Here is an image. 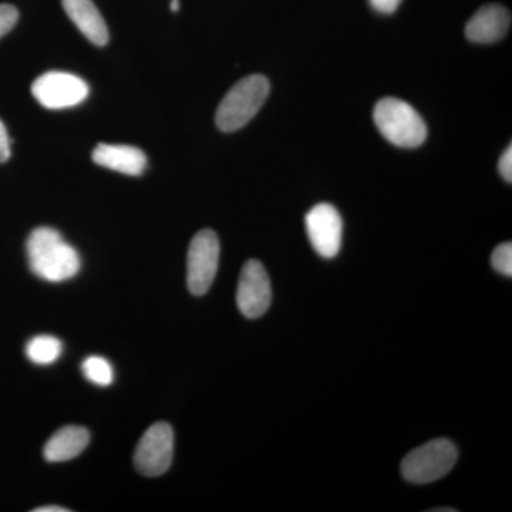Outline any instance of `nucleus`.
Segmentation results:
<instances>
[{
	"instance_id": "obj_1",
	"label": "nucleus",
	"mask_w": 512,
	"mask_h": 512,
	"mask_svg": "<svg viewBox=\"0 0 512 512\" xmlns=\"http://www.w3.org/2000/svg\"><path fill=\"white\" fill-rule=\"evenodd\" d=\"M26 252L33 274L53 284L69 281L82 268L79 252L53 228L40 227L32 231Z\"/></svg>"
},
{
	"instance_id": "obj_2",
	"label": "nucleus",
	"mask_w": 512,
	"mask_h": 512,
	"mask_svg": "<svg viewBox=\"0 0 512 512\" xmlns=\"http://www.w3.org/2000/svg\"><path fill=\"white\" fill-rule=\"evenodd\" d=\"M269 90L271 84L261 74H252L235 84L218 107L215 116L218 128L224 133H234L247 126L264 106Z\"/></svg>"
},
{
	"instance_id": "obj_3",
	"label": "nucleus",
	"mask_w": 512,
	"mask_h": 512,
	"mask_svg": "<svg viewBox=\"0 0 512 512\" xmlns=\"http://www.w3.org/2000/svg\"><path fill=\"white\" fill-rule=\"evenodd\" d=\"M373 119L382 136L394 146L416 148L426 141V123L406 101L393 97L380 100L373 111Z\"/></svg>"
},
{
	"instance_id": "obj_4",
	"label": "nucleus",
	"mask_w": 512,
	"mask_h": 512,
	"mask_svg": "<svg viewBox=\"0 0 512 512\" xmlns=\"http://www.w3.org/2000/svg\"><path fill=\"white\" fill-rule=\"evenodd\" d=\"M458 460V448L447 439L431 440L403 458L400 473L412 484H430L447 476Z\"/></svg>"
},
{
	"instance_id": "obj_5",
	"label": "nucleus",
	"mask_w": 512,
	"mask_h": 512,
	"mask_svg": "<svg viewBox=\"0 0 512 512\" xmlns=\"http://www.w3.org/2000/svg\"><path fill=\"white\" fill-rule=\"evenodd\" d=\"M220 239L212 229H202L192 238L187 258V285L192 295L210 291L220 265Z\"/></svg>"
},
{
	"instance_id": "obj_6",
	"label": "nucleus",
	"mask_w": 512,
	"mask_h": 512,
	"mask_svg": "<svg viewBox=\"0 0 512 512\" xmlns=\"http://www.w3.org/2000/svg\"><path fill=\"white\" fill-rule=\"evenodd\" d=\"M174 457V431L168 423L148 427L138 441L134 464L143 476L158 477L167 473Z\"/></svg>"
},
{
	"instance_id": "obj_7",
	"label": "nucleus",
	"mask_w": 512,
	"mask_h": 512,
	"mask_svg": "<svg viewBox=\"0 0 512 512\" xmlns=\"http://www.w3.org/2000/svg\"><path fill=\"white\" fill-rule=\"evenodd\" d=\"M87 83L79 76L64 72H47L32 84L35 99L49 110L69 109L89 96Z\"/></svg>"
},
{
	"instance_id": "obj_8",
	"label": "nucleus",
	"mask_w": 512,
	"mask_h": 512,
	"mask_svg": "<svg viewBox=\"0 0 512 512\" xmlns=\"http://www.w3.org/2000/svg\"><path fill=\"white\" fill-rule=\"evenodd\" d=\"M272 301V289L264 265L251 259L239 276L237 305L239 312L248 319L261 318Z\"/></svg>"
},
{
	"instance_id": "obj_9",
	"label": "nucleus",
	"mask_w": 512,
	"mask_h": 512,
	"mask_svg": "<svg viewBox=\"0 0 512 512\" xmlns=\"http://www.w3.org/2000/svg\"><path fill=\"white\" fill-rule=\"evenodd\" d=\"M306 232L313 249L323 258H335L342 247L343 221L330 204H318L306 214Z\"/></svg>"
},
{
	"instance_id": "obj_10",
	"label": "nucleus",
	"mask_w": 512,
	"mask_h": 512,
	"mask_svg": "<svg viewBox=\"0 0 512 512\" xmlns=\"http://www.w3.org/2000/svg\"><path fill=\"white\" fill-rule=\"evenodd\" d=\"M510 25V10L501 5H487L468 20L466 36L470 42L490 45L503 39Z\"/></svg>"
},
{
	"instance_id": "obj_11",
	"label": "nucleus",
	"mask_w": 512,
	"mask_h": 512,
	"mask_svg": "<svg viewBox=\"0 0 512 512\" xmlns=\"http://www.w3.org/2000/svg\"><path fill=\"white\" fill-rule=\"evenodd\" d=\"M92 157L94 163L101 167L133 177L143 174L147 165V157L143 150L123 144L101 143L94 148Z\"/></svg>"
},
{
	"instance_id": "obj_12",
	"label": "nucleus",
	"mask_w": 512,
	"mask_h": 512,
	"mask_svg": "<svg viewBox=\"0 0 512 512\" xmlns=\"http://www.w3.org/2000/svg\"><path fill=\"white\" fill-rule=\"evenodd\" d=\"M67 16L93 45L106 46L109 43V29L106 20L93 0H62Z\"/></svg>"
},
{
	"instance_id": "obj_13",
	"label": "nucleus",
	"mask_w": 512,
	"mask_h": 512,
	"mask_svg": "<svg viewBox=\"0 0 512 512\" xmlns=\"http://www.w3.org/2000/svg\"><path fill=\"white\" fill-rule=\"evenodd\" d=\"M89 441V430L80 426H66L50 437L43 454L50 463H63L80 456L89 446Z\"/></svg>"
},
{
	"instance_id": "obj_14",
	"label": "nucleus",
	"mask_w": 512,
	"mask_h": 512,
	"mask_svg": "<svg viewBox=\"0 0 512 512\" xmlns=\"http://www.w3.org/2000/svg\"><path fill=\"white\" fill-rule=\"evenodd\" d=\"M63 345L52 335H39L29 340L26 356L36 365L47 366L55 363L62 356Z\"/></svg>"
},
{
	"instance_id": "obj_15",
	"label": "nucleus",
	"mask_w": 512,
	"mask_h": 512,
	"mask_svg": "<svg viewBox=\"0 0 512 512\" xmlns=\"http://www.w3.org/2000/svg\"><path fill=\"white\" fill-rule=\"evenodd\" d=\"M83 375L89 382L97 386H110L114 380L113 366L109 360L101 356H90L84 360L82 365Z\"/></svg>"
},
{
	"instance_id": "obj_16",
	"label": "nucleus",
	"mask_w": 512,
	"mask_h": 512,
	"mask_svg": "<svg viewBox=\"0 0 512 512\" xmlns=\"http://www.w3.org/2000/svg\"><path fill=\"white\" fill-rule=\"evenodd\" d=\"M491 265L498 274L512 276V245L511 242H504L494 249L491 255Z\"/></svg>"
},
{
	"instance_id": "obj_17",
	"label": "nucleus",
	"mask_w": 512,
	"mask_h": 512,
	"mask_svg": "<svg viewBox=\"0 0 512 512\" xmlns=\"http://www.w3.org/2000/svg\"><path fill=\"white\" fill-rule=\"evenodd\" d=\"M18 19L19 12L15 6L0 5V39L15 28Z\"/></svg>"
},
{
	"instance_id": "obj_18",
	"label": "nucleus",
	"mask_w": 512,
	"mask_h": 512,
	"mask_svg": "<svg viewBox=\"0 0 512 512\" xmlns=\"http://www.w3.org/2000/svg\"><path fill=\"white\" fill-rule=\"evenodd\" d=\"M498 171H500L501 177L504 178L507 183H512V147L508 146L507 150L504 151L500 161H498Z\"/></svg>"
},
{
	"instance_id": "obj_19",
	"label": "nucleus",
	"mask_w": 512,
	"mask_h": 512,
	"mask_svg": "<svg viewBox=\"0 0 512 512\" xmlns=\"http://www.w3.org/2000/svg\"><path fill=\"white\" fill-rule=\"evenodd\" d=\"M10 138L5 124L0 121V163H5L10 158Z\"/></svg>"
},
{
	"instance_id": "obj_20",
	"label": "nucleus",
	"mask_w": 512,
	"mask_h": 512,
	"mask_svg": "<svg viewBox=\"0 0 512 512\" xmlns=\"http://www.w3.org/2000/svg\"><path fill=\"white\" fill-rule=\"evenodd\" d=\"M400 3H402V0H370V5H372L377 12L386 13V15L396 12Z\"/></svg>"
},
{
	"instance_id": "obj_21",
	"label": "nucleus",
	"mask_w": 512,
	"mask_h": 512,
	"mask_svg": "<svg viewBox=\"0 0 512 512\" xmlns=\"http://www.w3.org/2000/svg\"><path fill=\"white\" fill-rule=\"evenodd\" d=\"M35 512H67V508L59 507V505H46V507H39Z\"/></svg>"
},
{
	"instance_id": "obj_22",
	"label": "nucleus",
	"mask_w": 512,
	"mask_h": 512,
	"mask_svg": "<svg viewBox=\"0 0 512 512\" xmlns=\"http://www.w3.org/2000/svg\"><path fill=\"white\" fill-rule=\"evenodd\" d=\"M170 8L173 12H178L180 10V0H171Z\"/></svg>"
},
{
	"instance_id": "obj_23",
	"label": "nucleus",
	"mask_w": 512,
	"mask_h": 512,
	"mask_svg": "<svg viewBox=\"0 0 512 512\" xmlns=\"http://www.w3.org/2000/svg\"><path fill=\"white\" fill-rule=\"evenodd\" d=\"M431 511H457V510H453V508H436V510H431Z\"/></svg>"
}]
</instances>
